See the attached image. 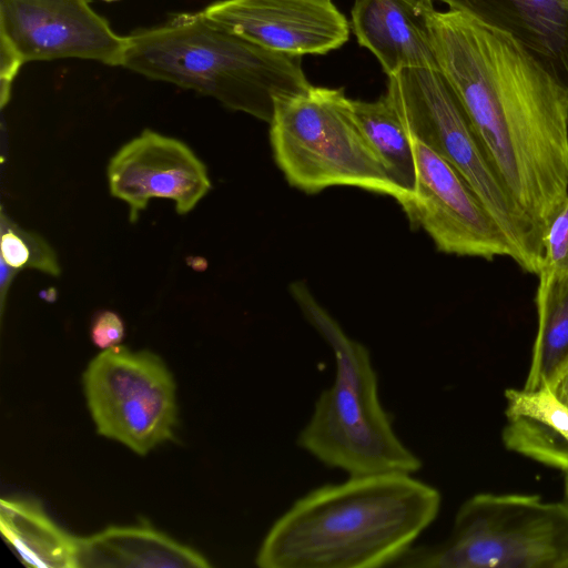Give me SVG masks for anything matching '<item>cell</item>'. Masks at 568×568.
Masks as SVG:
<instances>
[{
    "mask_svg": "<svg viewBox=\"0 0 568 568\" xmlns=\"http://www.w3.org/2000/svg\"><path fill=\"white\" fill-rule=\"evenodd\" d=\"M438 65L507 193L541 232L568 199V88L511 34L434 10Z\"/></svg>",
    "mask_w": 568,
    "mask_h": 568,
    "instance_id": "1",
    "label": "cell"
},
{
    "mask_svg": "<svg viewBox=\"0 0 568 568\" xmlns=\"http://www.w3.org/2000/svg\"><path fill=\"white\" fill-rule=\"evenodd\" d=\"M438 489L413 474L348 476L296 499L264 537L261 568H376L392 564L436 519Z\"/></svg>",
    "mask_w": 568,
    "mask_h": 568,
    "instance_id": "2",
    "label": "cell"
},
{
    "mask_svg": "<svg viewBox=\"0 0 568 568\" xmlns=\"http://www.w3.org/2000/svg\"><path fill=\"white\" fill-rule=\"evenodd\" d=\"M122 67L268 123L277 99L312 85L301 57L258 47L209 22L201 11L178 13L129 34Z\"/></svg>",
    "mask_w": 568,
    "mask_h": 568,
    "instance_id": "3",
    "label": "cell"
},
{
    "mask_svg": "<svg viewBox=\"0 0 568 568\" xmlns=\"http://www.w3.org/2000/svg\"><path fill=\"white\" fill-rule=\"evenodd\" d=\"M290 291L336 361L334 383L318 395L297 446L348 476L416 473L422 460L393 428L392 416L379 399L368 349L342 329L303 282H294Z\"/></svg>",
    "mask_w": 568,
    "mask_h": 568,
    "instance_id": "4",
    "label": "cell"
},
{
    "mask_svg": "<svg viewBox=\"0 0 568 568\" xmlns=\"http://www.w3.org/2000/svg\"><path fill=\"white\" fill-rule=\"evenodd\" d=\"M396 568H568V503L480 493L442 541L409 547Z\"/></svg>",
    "mask_w": 568,
    "mask_h": 568,
    "instance_id": "5",
    "label": "cell"
},
{
    "mask_svg": "<svg viewBox=\"0 0 568 568\" xmlns=\"http://www.w3.org/2000/svg\"><path fill=\"white\" fill-rule=\"evenodd\" d=\"M386 94L404 128L464 178L513 251V261L538 274L542 234L507 193L440 69L407 68L388 77Z\"/></svg>",
    "mask_w": 568,
    "mask_h": 568,
    "instance_id": "6",
    "label": "cell"
},
{
    "mask_svg": "<svg viewBox=\"0 0 568 568\" xmlns=\"http://www.w3.org/2000/svg\"><path fill=\"white\" fill-rule=\"evenodd\" d=\"M270 141L285 179L303 192L355 186L403 202V193L364 136L342 89L311 85L277 99Z\"/></svg>",
    "mask_w": 568,
    "mask_h": 568,
    "instance_id": "7",
    "label": "cell"
},
{
    "mask_svg": "<svg viewBox=\"0 0 568 568\" xmlns=\"http://www.w3.org/2000/svg\"><path fill=\"white\" fill-rule=\"evenodd\" d=\"M82 382L100 435L139 455L173 438L175 383L155 354L120 345L103 349L89 363Z\"/></svg>",
    "mask_w": 568,
    "mask_h": 568,
    "instance_id": "8",
    "label": "cell"
},
{
    "mask_svg": "<svg viewBox=\"0 0 568 568\" xmlns=\"http://www.w3.org/2000/svg\"><path fill=\"white\" fill-rule=\"evenodd\" d=\"M2 59L9 81L32 61L82 59L122 67L128 36L116 33L89 0H0Z\"/></svg>",
    "mask_w": 568,
    "mask_h": 568,
    "instance_id": "9",
    "label": "cell"
},
{
    "mask_svg": "<svg viewBox=\"0 0 568 568\" xmlns=\"http://www.w3.org/2000/svg\"><path fill=\"white\" fill-rule=\"evenodd\" d=\"M413 145L416 185L403 210L410 225L423 227L443 253L513 260L505 235L458 171L420 141Z\"/></svg>",
    "mask_w": 568,
    "mask_h": 568,
    "instance_id": "10",
    "label": "cell"
},
{
    "mask_svg": "<svg viewBox=\"0 0 568 568\" xmlns=\"http://www.w3.org/2000/svg\"><path fill=\"white\" fill-rule=\"evenodd\" d=\"M106 179L111 195L128 204L131 223L153 199L171 200L176 213L187 214L212 187L205 164L189 145L150 129L110 159Z\"/></svg>",
    "mask_w": 568,
    "mask_h": 568,
    "instance_id": "11",
    "label": "cell"
},
{
    "mask_svg": "<svg viewBox=\"0 0 568 568\" xmlns=\"http://www.w3.org/2000/svg\"><path fill=\"white\" fill-rule=\"evenodd\" d=\"M201 13L258 47L294 57L338 49L351 29L331 0H222Z\"/></svg>",
    "mask_w": 568,
    "mask_h": 568,
    "instance_id": "12",
    "label": "cell"
},
{
    "mask_svg": "<svg viewBox=\"0 0 568 568\" xmlns=\"http://www.w3.org/2000/svg\"><path fill=\"white\" fill-rule=\"evenodd\" d=\"M430 0H354L351 28L387 77L407 68L439 69Z\"/></svg>",
    "mask_w": 568,
    "mask_h": 568,
    "instance_id": "13",
    "label": "cell"
},
{
    "mask_svg": "<svg viewBox=\"0 0 568 568\" xmlns=\"http://www.w3.org/2000/svg\"><path fill=\"white\" fill-rule=\"evenodd\" d=\"M438 1L511 34L568 88V11L560 0Z\"/></svg>",
    "mask_w": 568,
    "mask_h": 568,
    "instance_id": "14",
    "label": "cell"
},
{
    "mask_svg": "<svg viewBox=\"0 0 568 568\" xmlns=\"http://www.w3.org/2000/svg\"><path fill=\"white\" fill-rule=\"evenodd\" d=\"M505 447L516 454L568 471V405L549 388H507Z\"/></svg>",
    "mask_w": 568,
    "mask_h": 568,
    "instance_id": "15",
    "label": "cell"
},
{
    "mask_svg": "<svg viewBox=\"0 0 568 568\" xmlns=\"http://www.w3.org/2000/svg\"><path fill=\"white\" fill-rule=\"evenodd\" d=\"M196 550L149 525L110 526L78 537L77 567H209Z\"/></svg>",
    "mask_w": 568,
    "mask_h": 568,
    "instance_id": "16",
    "label": "cell"
},
{
    "mask_svg": "<svg viewBox=\"0 0 568 568\" xmlns=\"http://www.w3.org/2000/svg\"><path fill=\"white\" fill-rule=\"evenodd\" d=\"M0 529L28 567H77L78 537L58 526L33 499L2 498Z\"/></svg>",
    "mask_w": 568,
    "mask_h": 568,
    "instance_id": "17",
    "label": "cell"
},
{
    "mask_svg": "<svg viewBox=\"0 0 568 568\" xmlns=\"http://www.w3.org/2000/svg\"><path fill=\"white\" fill-rule=\"evenodd\" d=\"M537 332L524 388L555 392L568 371V274L538 282Z\"/></svg>",
    "mask_w": 568,
    "mask_h": 568,
    "instance_id": "18",
    "label": "cell"
},
{
    "mask_svg": "<svg viewBox=\"0 0 568 568\" xmlns=\"http://www.w3.org/2000/svg\"><path fill=\"white\" fill-rule=\"evenodd\" d=\"M354 118L367 142L403 193V210L410 203L416 185L413 139L407 133L387 94L375 101L351 99Z\"/></svg>",
    "mask_w": 568,
    "mask_h": 568,
    "instance_id": "19",
    "label": "cell"
},
{
    "mask_svg": "<svg viewBox=\"0 0 568 568\" xmlns=\"http://www.w3.org/2000/svg\"><path fill=\"white\" fill-rule=\"evenodd\" d=\"M1 258L12 267L32 268L59 276L61 267L52 246L39 234L21 227L4 210L0 214Z\"/></svg>",
    "mask_w": 568,
    "mask_h": 568,
    "instance_id": "20",
    "label": "cell"
},
{
    "mask_svg": "<svg viewBox=\"0 0 568 568\" xmlns=\"http://www.w3.org/2000/svg\"><path fill=\"white\" fill-rule=\"evenodd\" d=\"M568 274V199L548 223L542 239L538 282L548 283Z\"/></svg>",
    "mask_w": 568,
    "mask_h": 568,
    "instance_id": "21",
    "label": "cell"
},
{
    "mask_svg": "<svg viewBox=\"0 0 568 568\" xmlns=\"http://www.w3.org/2000/svg\"><path fill=\"white\" fill-rule=\"evenodd\" d=\"M124 336V324L121 317L112 311H102L93 320L91 339L102 349L118 346Z\"/></svg>",
    "mask_w": 568,
    "mask_h": 568,
    "instance_id": "22",
    "label": "cell"
},
{
    "mask_svg": "<svg viewBox=\"0 0 568 568\" xmlns=\"http://www.w3.org/2000/svg\"><path fill=\"white\" fill-rule=\"evenodd\" d=\"M21 270L16 268L7 264L0 257V307L1 314H3V310L6 306L7 295L9 293L10 286Z\"/></svg>",
    "mask_w": 568,
    "mask_h": 568,
    "instance_id": "23",
    "label": "cell"
},
{
    "mask_svg": "<svg viewBox=\"0 0 568 568\" xmlns=\"http://www.w3.org/2000/svg\"><path fill=\"white\" fill-rule=\"evenodd\" d=\"M557 397L568 405V371L555 389Z\"/></svg>",
    "mask_w": 568,
    "mask_h": 568,
    "instance_id": "24",
    "label": "cell"
},
{
    "mask_svg": "<svg viewBox=\"0 0 568 568\" xmlns=\"http://www.w3.org/2000/svg\"><path fill=\"white\" fill-rule=\"evenodd\" d=\"M565 501L568 503V471L565 475Z\"/></svg>",
    "mask_w": 568,
    "mask_h": 568,
    "instance_id": "25",
    "label": "cell"
},
{
    "mask_svg": "<svg viewBox=\"0 0 568 568\" xmlns=\"http://www.w3.org/2000/svg\"><path fill=\"white\" fill-rule=\"evenodd\" d=\"M565 9L568 11V0H560Z\"/></svg>",
    "mask_w": 568,
    "mask_h": 568,
    "instance_id": "26",
    "label": "cell"
},
{
    "mask_svg": "<svg viewBox=\"0 0 568 568\" xmlns=\"http://www.w3.org/2000/svg\"><path fill=\"white\" fill-rule=\"evenodd\" d=\"M102 1L112 2V1H116V0H102Z\"/></svg>",
    "mask_w": 568,
    "mask_h": 568,
    "instance_id": "27",
    "label": "cell"
},
{
    "mask_svg": "<svg viewBox=\"0 0 568 568\" xmlns=\"http://www.w3.org/2000/svg\"><path fill=\"white\" fill-rule=\"evenodd\" d=\"M332 1V0H331Z\"/></svg>",
    "mask_w": 568,
    "mask_h": 568,
    "instance_id": "28",
    "label": "cell"
}]
</instances>
